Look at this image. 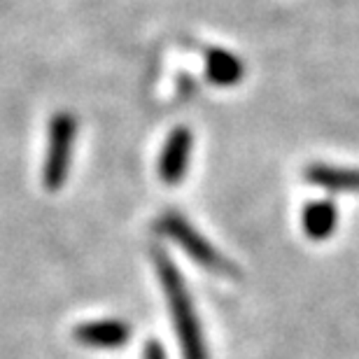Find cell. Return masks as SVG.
Listing matches in <instances>:
<instances>
[{
  "label": "cell",
  "mask_w": 359,
  "mask_h": 359,
  "mask_svg": "<svg viewBox=\"0 0 359 359\" xmlns=\"http://www.w3.org/2000/svg\"><path fill=\"white\" fill-rule=\"evenodd\" d=\"M152 257H154L156 276H159L163 294H166L170 315H173V325H175L177 341H180V350H182V359H210L208 357L203 332H201V325L196 318V308H194L189 290H187L177 266L170 262V257L163 252V250H154Z\"/></svg>",
  "instance_id": "obj_1"
},
{
  "label": "cell",
  "mask_w": 359,
  "mask_h": 359,
  "mask_svg": "<svg viewBox=\"0 0 359 359\" xmlns=\"http://www.w3.org/2000/svg\"><path fill=\"white\" fill-rule=\"evenodd\" d=\"M77 135V119L70 112L54 114L49 121V138H47V154L45 168H42V182L47 191H59L68 177L70 154H73V142Z\"/></svg>",
  "instance_id": "obj_2"
},
{
  "label": "cell",
  "mask_w": 359,
  "mask_h": 359,
  "mask_svg": "<svg viewBox=\"0 0 359 359\" xmlns=\"http://www.w3.org/2000/svg\"><path fill=\"white\" fill-rule=\"evenodd\" d=\"M156 231L163 233L173 243H177V245L182 248L194 262L201 264V266L210 269L215 273H236V269L229 264L226 257H222L182 215H177V212L161 215L159 222H156Z\"/></svg>",
  "instance_id": "obj_3"
},
{
  "label": "cell",
  "mask_w": 359,
  "mask_h": 359,
  "mask_svg": "<svg viewBox=\"0 0 359 359\" xmlns=\"http://www.w3.org/2000/svg\"><path fill=\"white\" fill-rule=\"evenodd\" d=\"M191 145H194V135L187 126L173 128V133L166 138V145H163L159 156V177L166 184L175 187L182 182L187 168H189Z\"/></svg>",
  "instance_id": "obj_4"
},
{
  "label": "cell",
  "mask_w": 359,
  "mask_h": 359,
  "mask_svg": "<svg viewBox=\"0 0 359 359\" xmlns=\"http://www.w3.org/2000/svg\"><path fill=\"white\" fill-rule=\"evenodd\" d=\"M73 336L89 348H121L131 339V327L124 320H96L75 327Z\"/></svg>",
  "instance_id": "obj_5"
},
{
  "label": "cell",
  "mask_w": 359,
  "mask_h": 359,
  "mask_svg": "<svg viewBox=\"0 0 359 359\" xmlns=\"http://www.w3.org/2000/svg\"><path fill=\"white\" fill-rule=\"evenodd\" d=\"M243 63L226 49H208L205 52V75L217 87H231L243 80Z\"/></svg>",
  "instance_id": "obj_6"
},
{
  "label": "cell",
  "mask_w": 359,
  "mask_h": 359,
  "mask_svg": "<svg viewBox=\"0 0 359 359\" xmlns=\"http://www.w3.org/2000/svg\"><path fill=\"white\" fill-rule=\"evenodd\" d=\"M308 182L329 191H359V170L353 168H334L325 163H313L306 170Z\"/></svg>",
  "instance_id": "obj_7"
},
{
  "label": "cell",
  "mask_w": 359,
  "mask_h": 359,
  "mask_svg": "<svg viewBox=\"0 0 359 359\" xmlns=\"http://www.w3.org/2000/svg\"><path fill=\"white\" fill-rule=\"evenodd\" d=\"M336 219L339 212L332 201H311V205H306L304 210V229L315 241H325L327 236H332Z\"/></svg>",
  "instance_id": "obj_8"
},
{
  "label": "cell",
  "mask_w": 359,
  "mask_h": 359,
  "mask_svg": "<svg viewBox=\"0 0 359 359\" xmlns=\"http://www.w3.org/2000/svg\"><path fill=\"white\" fill-rule=\"evenodd\" d=\"M142 359H168V357L159 341H147L145 348H142Z\"/></svg>",
  "instance_id": "obj_9"
}]
</instances>
